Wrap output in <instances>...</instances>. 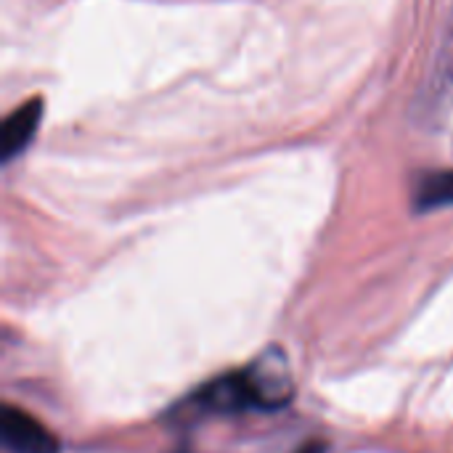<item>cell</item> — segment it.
<instances>
[{
	"label": "cell",
	"mask_w": 453,
	"mask_h": 453,
	"mask_svg": "<svg viewBox=\"0 0 453 453\" xmlns=\"http://www.w3.org/2000/svg\"><path fill=\"white\" fill-rule=\"evenodd\" d=\"M247 377H250V385L255 390L257 409H263V411H276V409L287 406L295 395L289 364L279 348H271L265 356H260L247 369Z\"/></svg>",
	"instance_id": "1"
},
{
	"label": "cell",
	"mask_w": 453,
	"mask_h": 453,
	"mask_svg": "<svg viewBox=\"0 0 453 453\" xmlns=\"http://www.w3.org/2000/svg\"><path fill=\"white\" fill-rule=\"evenodd\" d=\"M0 441L11 453H58L53 433L16 406H3L0 411Z\"/></svg>",
	"instance_id": "2"
},
{
	"label": "cell",
	"mask_w": 453,
	"mask_h": 453,
	"mask_svg": "<svg viewBox=\"0 0 453 453\" xmlns=\"http://www.w3.org/2000/svg\"><path fill=\"white\" fill-rule=\"evenodd\" d=\"M40 119H42V101L40 98L27 101L24 106H19L16 111H11L5 117L3 130H0V157H3V162H11L13 157H19L29 146V141L37 133Z\"/></svg>",
	"instance_id": "3"
},
{
	"label": "cell",
	"mask_w": 453,
	"mask_h": 453,
	"mask_svg": "<svg viewBox=\"0 0 453 453\" xmlns=\"http://www.w3.org/2000/svg\"><path fill=\"white\" fill-rule=\"evenodd\" d=\"M453 204V170L443 173H427L419 178L414 188V207L419 212L438 210V207H451Z\"/></svg>",
	"instance_id": "4"
}]
</instances>
